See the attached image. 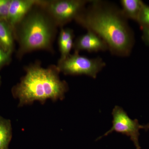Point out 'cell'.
Instances as JSON below:
<instances>
[{
	"mask_svg": "<svg viewBox=\"0 0 149 149\" xmlns=\"http://www.w3.org/2000/svg\"><path fill=\"white\" fill-rule=\"evenodd\" d=\"M74 52L86 51L89 52H104L109 50L108 46L104 40L92 31H88L85 35L77 37L73 42Z\"/></svg>",
	"mask_w": 149,
	"mask_h": 149,
	"instance_id": "cell-7",
	"label": "cell"
},
{
	"mask_svg": "<svg viewBox=\"0 0 149 149\" xmlns=\"http://www.w3.org/2000/svg\"><path fill=\"white\" fill-rule=\"evenodd\" d=\"M90 1L87 0H50L38 1L39 5L47 12L58 27L76 19Z\"/></svg>",
	"mask_w": 149,
	"mask_h": 149,
	"instance_id": "cell-4",
	"label": "cell"
},
{
	"mask_svg": "<svg viewBox=\"0 0 149 149\" xmlns=\"http://www.w3.org/2000/svg\"><path fill=\"white\" fill-rule=\"evenodd\" d=\"M137 22L141 25V27L149 28V6L143 3Z\"/></svg>",
	"mask_w": 149,
	"mask_h": 149,
	"instance_id": "cell-13",
	"label": "cell"
},
{
	"mask_svg": "<svg viewBox=\"0 0 149 149\" xmlns=\"http://www.w3.org/2000/svg\"><path fill=\"white\" fill-rule=\"evenodd\" d=\"M123 13L127 19L137 21L143 2L141 0H121Z\"/></svg>",
	"mask_w": 149,
	"mask_h": 149,
	"instance_id": "cell-10",
	"label": "cell"
},
{
	"mask_svg": "<svg viewBox=\"0 0 149 149\" xmlns=\"http://www.w3.org/2000/svg\"><path fill=\"white\" fill-rule=\"evenodd\" d=\"M11 0H0V20L7 19Z\"/></svg>",
	"mask_w": 149,
	"mask_h": 149,
	"instance_id": "cell-14",
	"label": "cell"
},
{
	"mask_svg": "<svg viewBox=\"0 0 149 149\" xmlns=\"http://www.w3.org/2000/svg\"><path fill=\"white\" fill-rule=\"evenodd\" d=\"M106 65L101 58H89L74 52L65 58L59 59L56 66L59 72L65 75H86L96 78Z\"/></svg>",
	"mask_w": 149,
	"mask_h": 149,
	"instance_id": "cell-5",
	"label": "cell"
},
{
	"mask_svg": "<svg viewBox=\"0 0 149 149\" xmlns=\"http://www.w3.org/2000/svg\"><path fill=\"white\" fill-rule=\"evenodd\" d=\"M24 70L25 75L12 89L14 97L19 100V106L35 101L43 103L48 99L55 101L64 98L68 85L60 78V72L56 65L45 68L37 61L25 67Z\"/></svg>",
	"mask_w": 149,
	"mask_h": 149,
	"instance_id": "cell-2",
	"label": "cell"
},
{
	"mask_svg": "<svg viewBox=\"0 0 149 149\" xmlns=\"http://www.w3.org/2000/svg\"><path fill=\"white\" fill-rule=\"evenodd\" d=\"M142 129H144L146 131L149 130V123L146 125H142Z\"/></svg>",
	"mask_w": 149,
	"mask_h": 149,
	"instance_id": "cell-17",
	"label": "cell"
},
{
	"mask_svg": "<svg viewBox=\"0 0 149 149\" xmlns=\"http://www.w3.org/2000/svg\"><path fill=\"white\" fill-rule=\"evenodd\" d=\"M15 40L12 28L6 20H0V47L8 52L13 54Z\"/></svg>",
	"mask_w": 149,
	"mask_h": 149,
	"instance_id": "cell-9",
	"label": "cell"
},
{
	"mask_svg": "<svg viewBox=\"0 0 149 149\" xmlns=\"http://www.w3.org/2000/svg\"><path fill=\"white\" fill-rule=\"evenodd\" d=\"M37 3L15 29V40L18 44L17 58L37 50L54 53L53 44L57 26L47 12Z\"/></svg>",
	"mask_w": 149,
	"mask_h": 149,
	"instance_id": "cell-3",
	"label": "cell"
},
{
	"mask_svg": "<svg viewBox=\"0 0 149 149\" xmlns=\"http://www.w3.org/2000/svg\"><path fill=\"white\" fill-rule=\"evenodd\" d=\"M1 77L0 76V86H1Z\"/></svg>",
	"mask_w": 149,
	"mask_h": 149,
	"instance_id": "cell-18",
	"label": "cell"
},
{
	"mask_svg": "<svg viewBox=\"0 0 149 149\" xmlns=\"http://www.w3.org/2000/svg\"><path fill=\"white\" fill-rule=\"evenodd\" d=\"M112 114V127L103 135L98 138L97 141L115 131L130 137L136 149H141L139 139L140 135L139 130L142 129V125L139 124L138 120L136 119L132 120L123 109L118 106H116L113 109Z\"/></svg>",
	"mask_w": 149,
	"mask_h": 149,
	"instance_id": "cell-6",
	"label": "cell"
},
{
	"mask_svg": "<svg viewBox=\"0 0 149 149\" xmlns=\"http://www.w3.org/2000/svg\"><path fill=\"white\" fill-rule=\"evenodd\" d=\"M12 138V128L9 119L0 116V149H9Z\"/></svg>",
	"mask_w": 149,
	"mask_h": 149,
	"instance_id": "cell-11",
	"label": "cell"
},
{
	"mask_svg": "<svg viewBox=\"0 0 149 149\" xmlns=\"http://www.w3.org/2000/svg\"><path fill=\"white\" fill-rule=\"evenodd\" d=\"M127 19L121 9L112 3L92 0L75 21L101 37L112 54L126 57L130 55L134 44V35Z\"/></svg>",
	"mask_w": 149,
	"mask_h": 149,
	"instance_id": "cell-1",
	"label": "cell"
},
{
	"mask_svg": "<svg viewBox=\"0 0 149 149\" xmlns=\"http://www.w3.org/2000/svg\"><path fill=\"white\" fill-rule=\"evenodd\" d=\"M12 54L0 47V70L4 67L9 64L12 60Z\"/></svg>",
	"mask_w": 149,
	"mask_h": 149,
	"instance_id": "cell-15",
	"label": "cell"
},
{
	"mask_svg": "<svg viewBox=\"0 0 149 149\" xmlns=\"http://www.w3.org/2000/svg\"><path fill=\"white\" fill-rule=\"evenodd\" d=\"M143 35L142 38L144 42L149 45V28L147 27H142Z\"/></svg>",
	"mask_w": 149,
	"mask_h": 149,
	"instance_id": "cell-16",
	"label": "cell"
},
{
	"mask_svg": "<svg viewBox=\"0 0 149 149\" xmlns=\"http://www.w3.org/2000/svg\"><path fill=\"white\" fill-rule=\"evenodd\" d=\"M37 1L38 0H11L7 21L14 32L17 26L37 3Z\"/></svg>",
	"mask_w": 149,
	"mask_h": 149,
	"instance_id": "cell-8",
	"label": "cell"
},
{
	"mask_svg": "<svg viewBox=\"0 0 149 149\" xmlns=\"http://www.w3.org/2000/svg\"><path fill=\"white\" fill-rule=\"evenodd\" d=\"M74 32L72 29L63 27L61 28L58 39L59 49L61 54L63 52L68 42L70 39L74 37Z\"/></svg>",
	"mask_w": 149,
	"mask_h": 149,
	"instance_id": "cell-12",
	"label": "cell"
}]
</instances>
